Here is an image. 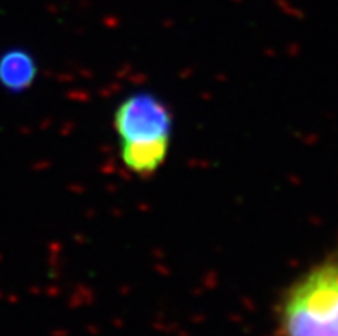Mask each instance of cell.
<instances>
[{
  "label": "cell",
  "mask_w": 338,
  "mask_h": 336,
  "mask_svg": "<svg viewBox=\"0 0 338 336\" xmlns=\"http://www.w3.org/2000/svg\"><path fill=\"white\" fill-rule=\"evenodd\" d=\"M281 336H338V256L312 266L280 306Z\"/></svg>",
  "instance_id": "cell-1"
},
{
  "label": "cell",
  "mask_w": 338,
  "mask_h": 336,
  "mask_svg": "<svg viewBox=\"0 0 338 336\" xmlns=\"http://www.w3.org/2000/svg\"><path fill=\"white\" fill-rule=\"evenodd\" d=\"M119 144L170 139L172 115L162 100L150 93H136L124 100L114 114Z\"/></svg>",
  "instance_id": "cell-2"
},
{
  "label": "cell",
  "mask_w": 338,
  "mask_h": 336,
  "mask_svg": "<svg viewBox=\"0 0 338 336\" xmlns=\"http://www.w3.org/2000/svg\"><path fill=\"white\" fill-rule=\"evenodd\" d=\"M120 160L131 174L153 175L165 163L170 151V139H158L150 142H131L119 144Z\"/></svg>",
  "instance_id": "cell-3"
},
{
  "label": "cell",
  "mask_w": 338,
  "mask_h": 336,
  "mask_svg": "<svg viewBox=\"0 0 338 336\" xmlns=\"http://www.w3.org/2000/svg\"><path fill=\"white\" fill-rule=\"evenodd\" d=\"M31 62L26 55L19 54H11L6 55L0 60V79L2 82L9 84V86H21L30 81V78L33 76L31 72Z\"/></svg>",
  "instance_id": "cell-4"
}]
</instances>
